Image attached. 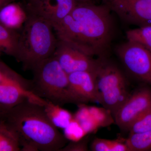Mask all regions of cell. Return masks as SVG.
<instances>
[{
  "mask_svg": "<svg viewBox=\"0 0 151 151\" xmlns=\"http://www.w3.org/2000/svg\"><path fill=\"white\" fill-rule=\"evenodd\" d=\"M7 111L0 107V121L4 119Z\"/></svg>",
  "mask_w": 151,
  "mask_h": 151,
  "instance_id": "obj_30",
  "label": "cell"
},
{
  "mask_svg": "<svg viewBox=\"0 0 151 151\" xmlns=\"http://www.w3.org/2000/svg\"><path fill=\"white\" fill-rule=\"evenodd\" d=\"M23 3L26 6H28L34 4L38 0H22Z\"/></svg>",
  "mask_w": 151,
  "mask_h": 151,
  "instance_id": "obj_28",
  "label": "cell"
},
{
  "mask_svg": "<svg viewBox=\"0 0 151 151\" xmlns=\"http://www.w3.org/2000/svg\"><path fill=\"white\" fill-rule=\"evenodd\" d=\"M151 108V89L142 88L130 94L116 112L114 119L121 129L128 130L144 112Z\"/></svg>",
  "mask_w": 151,
  "mask_h": 151,
  "instance_id": "obj_9",
  "label": "cell"
},
{
  "mask_svg": "<svg viewBox=\"0 0 151 151\" xmlns=\"http://www.w3.org/2000/svg\"><path fill=\"white\" fill-rule=\"evenodd\" d=\"M111 140L95 138L92 141L90 149L92 151H111Z\"/></svg>",
  "mask_w": 151,
  "mask_h": 151,
  "instance_id": "obj_25",
  "label": "cell"
},
{
  "mask_svg": "<svg viewBox=\"0 0 151 151\" xmlns=\"http://www.w3.org/2000/svg\"><path fill=\"white\" fill-rule=\"evenodd\" d=\"M31 70L32 93L57 105L71 103L68 74L53 55L38 63Z\"/></svg>",
  "mask_w": 151,
  "mask_h": 151,
  "instance_id": "obj_4",
  "label": "cell"
},
{
  "mask_svg": "<svg viewBox=\"0 0 151 151\" xmlns=\"http://www.w3.org/2000/svg\"><path fill=\"white\" fill-rule=\"evenodd\" d=\"M1 54H2L1 52H0V55H1Z\"/></svg>",
  "mask_w": 151,
  "mask_h": 151,
  "instance_id": "obj_31",
  "label": "cell"
},
{
  "mask_svg": "<svg viewBox=\"0 0 151 151\" xmlns=\"http://www.w3.org/2000/svg\"><path fill=\"white\" fill-rule=\"evenodd\" d=\"M130 134L151 131V108L142 114L131 125Z\"/></svg>",
  "mask_w": 151,
  "mask_h": 151,
  "instance_id": "obj_20",
  "label": "cell"
},
{
  "mask_svg": "<svg viewBox=\"0 0 151 151\" xmlns=\"http://www.w3.org/2000/svg\"><path fill=\"white\" fill-rule=\"evenodd\" d=\"M4 119L18 137L21 151H58L67 143L38 102L19 104L7 111Z\"/></svg>",
  "mask_w": 151,
  "mask_h": 151,
  "instance_id": "obj_2",
  "label": "cell"
},
{
  "mask_svg": "<svg viewBox=\"0 0 151 151\" xmlns=\"http://www.w3.org/2000/svg\"><path fill=\"white\" fill-rule=\"evenodd\" d=\"M28 12L27 20L19 32L14 57L24 70H31L38 63L53 55L58 40L49 22Z\"/></svg>",
  "mask_w": 151,
  "mask_h": 151,
  "instance_id": "obj_3",
  "label": "cell"
},
{
  "mask_svg": "<svg viewBox=\"0 0 151 151\" xmlns=\"http://www.w3.org/2000/svg\"><path fill=\"white\" fill-rule=\"evenodd\" d=\"M126 35L128 41L139 44L151 52V25L129 30Z\"/></svg>",
  "mask_w": 151,
  "mask_h": 151,
  "instance_id": "obj_18",
  "label": "cell"
},
{
  "mask_svg": "<svg viewBox=\"0 0 151 151\" xmlns=\"http://www.w3.org/2000/svg\"><path fill=\"white\" fill-rule=\"evenodd\" d=\"M76 121L79 123L87 134L94 133L100 128L92 117L89 109L83 110L78 113Z\"/></svg>",
  "mask_w": 151,
  "mask_h": 151,
  "instance_id": "obj_22",
  "label": "cell"
},
{
  "mask_svg": "<svg viewBox=\"0 0 151 151\" xmlns=\"http://www.w3.org/2000/svg\"><path fill=\"white\" fill-rule=\"evenodd\" d=\"M29 100L44 105L46 100L37 97L29 91L28 86L17 81L0 83V107L8 111Z\"/></svg>",
  "mask_w": 151,
  "mask_h": 151,
  "instance_id": "obj_12",
  "label": "cell"
},
{
  "mask_svg": "<svg viewBox=\"0 0 151 151\" xmlns=\"http://www.w3.org/2000/svg\"><path fill=\"white\" fill-rule=\"evenodd\" d=\"M76 4L74 0H38L25 6L29 12L49 22L54 27L71 13Z\"/></svg>",
  "mask_w": 151,
  "mask_h": 151,
  "instance_id": "obj_11",
  "label": "cell"
},
{
  "mask_svg": "<svg viewBox=\"0 0 151 151\" xmlns=\"http://www.w3.org/2000/svg\"><path fill=\"white\" fill-rule=\"evenodd\" d=\"M23 3L12 2L0 9V24L9 29L20 32L28 17Z\"/></svg>",
  "mask_w": 151,
  "mask_h": 151,
  "instance_id": "obj_13",
  "label": "cell"
},
{
  "mask_svg": "<svg viewBox=\"0 0 151 151\" xmlns=\"http://www.w3.org/2000/svg\"><path fill=\"white\" fill-rule=\"evenodd\" d=\"M45 100L44 108L50 121L56 128L65 129L73 120V115L60 105Z\"/></svg>",
  "mask_w": 151,
  "mask_h": 151,
  "instance_id": "obj_14",
  "label": "cell"
},
{
  "mask_svg": "<svg viewBox=\"0 0 151 151\" xmlns=\"http://www.w3.org/2000/svg\"><path fill=\"white\" fill-rule=\"evenodd\" d=\"M76 4H95L96 0H74Z\"/></svg>",
  "mask_w": 151,
  "mask_h": 151,
  "instance_id": "obj_27",
  "label": "cell"
},
{
  "mask_svg": "<svg viewBox=\"0 0 151 151\" xmlns=\"http://www.w3.org/2000/svg\"><path fill=\"white\" fill-rule=\"evenodd\" d=\"M94 73L98 103L110 111L114 117L130 95L127 79L119 68L106 58L101 59Z\"/></svg>",
  "mask_w": 151,
  "mask_h": 151,
  "instance_id": "obj_5",
  "label": "cell"
},
{
  "mask_svg": "<svg viewBox=\"0 0 151 151\" xmlns=\"http://www.w3.org/2000/svg\"><path fill=\"white\" fill-rule=\"evenodd\" d=\"M88 139L87 137L76 142H70L59 151H86L88 150Z\"/></svg>",
  "mask_w": 151,
  "mask_h": 151,
  "instance_id": "obj_24",
  "label": "cell"
},
{
  "mask_svg": "<svg viewBox=\"0 0 151 151\" xmlns=\"http://www.w3.org/2000/svg\"><path fill=\"white\" fill-rule=\"evenodd\" d=\"M91 115L99 127L110 126L115 122L112 113L108 109L95 106H89Z\"/></svg>",
  "mask_w": 151,
  "mask_h": 151,
  "instance_id": "obj_19",
  "label": "cell"
},
{
  "mask_svg": "<svg viewBox=\"0 0 151 151\" xmlns=\"http://www.w3.org/2000/svg\"><path fill=\"white\" fill-rule=\"evenodd\" d=\"M117 54L132 75L151 86V52L139 44L129 41L119 45Z\"/></svg>",
  "mask_w": 151,
  "mask_h": 151,
  "instance_id": "obj_6",
  "label": "cell"
},
{
  "mask_svg": "<svg viewBox=\"0 0 151 151\" xmlns=\"http://www.w3.org/2000/svg\"><path fill=\"white\" fill-rule=\"evenodd\" d=\"M17 135L4 119L0 121V151H21Z\"/></svg>",
  "mask_w": 151,
  "mask_h": 151,
  "instance_id": "obj_15",
  "label": "cell"
},
{
  "mask_svg": "<svg viewBox=\"0 0 151 151\" xmlns=\"http://www.w3.org/2000/svg\"><path fill=\"white\" fill-rule=\"evenodd\" d=\"M63 136L67 140L76 142L87 135L77 121L73 118L70 124L63 129Z\"/></svg>",
  "mask_w": 151,
  "mask_h": 151,
  "instance_id": "obj_21",
  "label": "cell"
},
{
  "mask_svg": "<svg viewBox=\"0 0 151 151\" xmlns=\"http://www.w3.org/2000/svg\"><path fill=\"white\" fill-rule=\"evenodd\" d=\"M125 22L139 27L151 25V0H101Z\"/></svg>",
  "mask_w": 151,
  "mask_h": 151,
  "instance_id": "obj_7",
  "label": "cell"
},
{
  "mask_svg": "<svg viewBox=\"0 0 151 151\" xmlns=\"http://www.w3.org/2000/svg\"><path fill=\"white\" fill-rule=\"evenodd\" d=\"M68 75L71 103H99L94 72L77 71Z\"/></svg>",
  "mask_w": 151,
  "mask_h": 151,
  "instance_id": "obj_10",
  "label": "cell"
},
{
  "mask_svg": "<svg viewBox=\"0 0 151 151\" xmlns=\"http://www.w3.org/2000/svg\"><path fill=\"white\" fill-rule=\"evenodd\" d=\"M57 40L53 55L68 74L77 71L95 72L102 58L94 59L67 42Z\"/></svg>",
  "mask_w": 151,
  "mask_h": 151,
  "instance_id": "obj_8",
  "label": "cell"
},
{
  "mask_svg": "<svg viewBox=\"0 0 151 151\" xmlns=\"http://www.w3.org/2000/svg\"><path fill=\"white\" fill-rule=\"evenodd\" d=\"M57 38L89 56L106 58L114 33L111 11L102 4H76L53 27Z\"/></svg>",
  "mask_w": 151,
  "mask_h": 151,
  "instance_id": "obj_1",
  "label": "cell"
},
{
  "mask_svg": "<svg viewBox=\"0 0 151 151\" xmlns=\"http://www.w3.org/2000/svg\"><path fill=\"white\" fill-rule=\"evenodd\" d=\"M16 1V0H0V9L7 4Z\"/></svg>",
  "mask_w": 151,
  "mask_h": 151,
  "instance_id": "obj_29",
  "label": "cell"
},
{
  "mask_svg": "<svg viewBox=\"0 0 151 151\" xmlns=\"http://www.w3.org/2000/svg\"><path fill=\"white\" fill-rule=\"evenodd\" d=\"M130 151L126 143V139H120L111 140V151Z\"/></svg>",
  "mask_w": 151,
  "mask_h": 151,
  "instance_id": "obj_26",
  "label": "cell"
},
{
  "mask_svg": "<svg viewBox=\"0 0 151 151\" xmlns=\"http://www.w3.org/2000/svg\"><path fill=\"white\" fill-rule=\"evenodd\" d=\"M126 142L130 151H151V131L130 134Z\"/></svg>",
  "mask_w": 151,
  "mask_h": 151,
  "instance_id": "obj_17",
  "label": "cell"
},
{
  "mask_svg": "<svg viewBox=\"0 0 151 151\" xmlns=\"http://www.w3.org/2000/svg\"><path fill=\"white\" fill-rule=\"evenodd\" d=\"M19 32L9 29L0 24V52L14 58L16 54Z\"/></svg>",
  "mask_w": 151,
  "mask_h": 151,
  "instance_id": "obj_16",
  "label": "cell"
},
{
  "mask_svg": "<svg viewBox=\"0 0 151 151\" xmlns=\"http://www.w3.org/2000/svg\"><path fill=\"white\" fill-rule=\"evenodd\" d=\"M25 79L11 69L4 62L0 61V83L8 81L23 83Z\"/></svg>",
  "mask_w": 151,
  "mask_h": 151,
  "instance_id": "obj_23",
  "label": "cell"
}]
</instances>
